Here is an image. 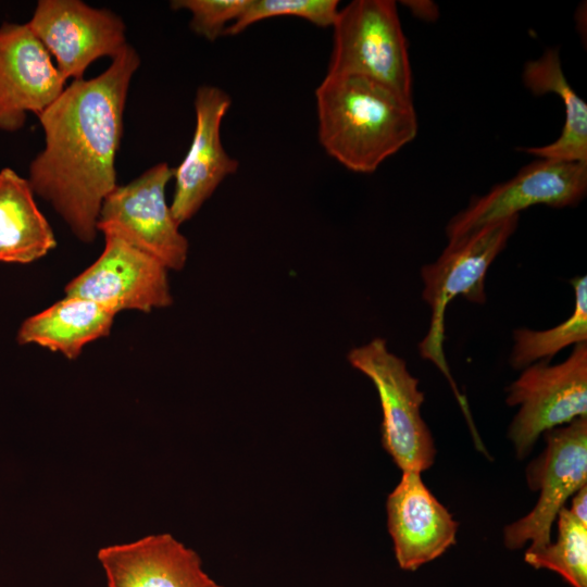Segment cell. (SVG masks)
I'll return each instance as SVG.
<instances>
[{
    "label": "cell",
    "instance_id": "cell-19",
    "mask_svg": "<svg viewBox=\"0 0 587 587\" xmlns=\"http://www.w3.org/2000/svg\"><path fill=\"white\" fill-rule=\"evenodd\" d=\"M575 290L573 313L561 324L545 330L516 328L513 330V347L509 363L516 370L550 360L563 348L587 341V277L571 280Z\"/></svg>",
    "mask_w": 587,
    "mask_h": 587
},
{
    "label": "cell",
    "instance_id": "cell-9",
    "mask_svg": "<svg viewBox=\"0 0 587 587\" xmlns=\"http://www.w3.org/2000/svg\"><path fill=\"white\" fill-rule=\"evenodd\" d=\"M587 191V162L539 159L522 167L511 179L474 198L447 224L449 240L504 218L533 205L573 207Z\"/></svg>",
    "mask_w": 587,
    "mask_h": 587
},
{
    "label": "cell",
    "instance_id": "cell-4",
    "mask_svg": "<svg viewBox=\"0 0 587 587\" xmlns=\"http://www.w3.org/2000/svg\"><path fill=\"white\" fill-rule=\"evenodd\" d=\"M333 30L327 73L363 76L412 99L408 42L395 1H351L339 9Z\"/></svg>",
    "mask_w": 587,
    "mask_h": 587
},
{
    "label": "cell",
    "instance_id": "cell-5",
    "mask_svg": "<svg viewBox=\"0 0 587 587\" xmlns=\"http://www.w3.org/2000/svg\"><path fill=\"white\" fill-rule=\"evenodd\" d=\"M347 359L376 388L383 413V448L402 472L428 470L437 451L421 415L424 394L405 361L389 351L386 340L380 337L352 348Z\"/></svg>",
    "mask_w": 587,
    "mask_h": 587
},
{
    "label": "cell",
    "instance_id": "cell-2",
    "mask_svg": "<svg viewBox=\"0 0 587 587\" xmlns=\"http://www.w3.org/2000/svg\"><path fill=\"white\" fill-rule=\"evenodd\" d=\"M315 101L321 146L355 173H373L417 134L412 99L363 76L326 73Z\"/></svg>",
    "mask_w": 587,
    "mask_h": 587
},
{
    "label": "cell",
    "instance_id": "cell-10",
    "mask_svg": "<svg viewBox=\"0 0 587 587\" xmlns=\"http://www.w3.org/2000/svg\"><path fill=\"white\" fill-rule=\"evenodd\" d=\"M104 235L99 258L66 286V296L91 300L114 314L150 312L173 303L167 268L113 234Z\"/></svg>",
    "mask_w": 587,
    "mask_h": 587
},
{
    "label": "cell",
    "instance_id": "cell-3",
    "mask_svg": "<svg viewBox=\"0 0 587 587\" xmlns=\"http://www.w3.org/2000/svg\"><path fill=\"white\" fill-rule=\"evenodd\" d=\"M519 216L488 224L449 240L440 257L421 270L424 284L422 296L430 307L432 315L428 332L419 345L420 354L432 361L446 376L470 428L474 427L470 408L452 378L444 352L445 313L448 304L458 296L478 304L486 302L487 271L514 233Z\"/></svg>",
    "mask_w": 587,
    "mask_h": 587
},
{
    "label": "cell",
    "instance_id": "cell-24",
    "mask_svg": "<svg viewBox=\"0 0 587 587\" xmlns=\"http://www.w3.org/2000/svg\"><path fill=\"white\" fill-rule=\"evenodd\" d=\"M402 3L410 8L416 16L426 21L435 20L438 13L436 5L430 1H402Z\"/></svg>",
    "mask_w": 587,
    "mask_h": 587
},
{
    "label": "cell",
    "instance_id": "cell-6",
    "mask_svg": "<svg viewBox=\"0 0 587 587\" xmlns=\"http://www.w3.org/2000/svg\"><path fill=\"white\" fill-rule=\"evenodd\" d=\"M549 361L526 366L507 388V404L519 405L508 430L517 459L528 455L541 434L587 416V344L575 345L559 364Z\"/></svg>",
    "mask_w": 587,
    "mask_h": 587
},
{
    "label": "cell",
    "instance_id": "cell-22",
    "mask_svg": "<svg viewBox=\"0 0 587 587\" xmlns=\"http://www.w3.org/2000/svg\"><path fill=\"white\" fill-rule=\"evenodd\" d=\"M249 0H175L174 10L191 13L190 28L210 41L224 36L225 29L242 13Z\"/></svg>",
    "mask_w": 587,
    "mask_h": 587
},
{
    "label": "cell",
    "instance_id": "cell-1",
    "mask_svg": "<svg viewBox=\"0 0 587 587\" xmlns=\"http://www.w3.org/2000/svg\"><path fill=\"white\" fill-rule=\"evenodd\" d=\"M139 64L127 45L103 73L74 80L38 115L46 145L30 163L28 182L83 242L95 240L102 202L117 186L123 113Z\"/></svg>",
    "mask_w": 587,
    "mask_h": 587
},
{
    "label": "cell",
    "instance_id": "cell-12",
    "mask_svg": "<svg viewBox=\"0 0 587 587\" xmlns=\"http://www.w3.org/2000/svg\"><path fill=\"white\" fill-rule=\"evenodd\" d=\"M65 83L27 23L0 26V129L22 128L26 113L38 116L63 92Z\"/></svg>",
    "mask_w": 587,
    "mask_h": 587
},
{
    "label": "cell",
    "instance_id": "cell-14",
    "mask_svg": "<svg viewBox=\"0 0 587 587\" xmlns=\"http://www.w3.org/2000/svg\"><path fill=\"white\" fill-rule=\"evenodd\" d=\"M386 511L395 558L404 571H416L457 542L459 523L424 484L420 472H402L388 495Z\"/></svg>",
    "mask_w": 587,
    "mask_h": 587
},
{
    "label": "cell",
    "instance_id": "cell-11",
    "mask_svg": "<svg viewBox=\"0 0 587 587\" xmlns=\"http://www.w3.org/2000/svg\"><path fill=\"white\" fill-rule=\"evenodd\" d=\"M27 24L65 80L82 79L95 60L113 59L127 46L118 15L78 0H40Z\"/></svg>",
    "mask_w": 587,
    "mask_h": 587
},
{
    "label": "cell",
    "instance_id": "cell-16",
    "mask_svg": "<svg viewBox=\"0 0 587 587\" xmlns=\"http://www.w3.org/2000/svg\"><path fill=\"white\" fill-rule=\"evenodd\" d=\"M113 312L76 296H66L26 319L17 333L21 345L35 344L75 360L83 348L110 334Z\"/></svg>",
    "mask_w": 587,
    "mask_h": 587
},
{
    "label": "cell",
    "instance_id": "cell-8",
    "mask_svg": "<svg viewBox=\"0 0 587 587\" xmlns=\"http://www.w3.org/2000/svg\"><path fill=\"white\" fill-rule=\"evenodd\" d=\"M546 448L526 470L532 490L539 491L535 507L503 529L510 550L539 549L551 541V529L566 500L587 485V416L544 433Z\"/></svg>",
    "mask_w": 587,
    "mask_h": 587
},
{
    "label": "cell",
    "instance_id": "cell-15",
    "mask_svg": "<svg viewBox=\"0 0 587 587\" xmlns=\"http://www.w3.org/2000/svg\"><path fill=\"white\" fill-rule=\"evenodd\" d=\"M97 558L108 587H223L195 550L166 533L103 547Z\"/></svg>",
    "mask_w": 587,
    "mask_h": 587
},
{
    "label": "cell",
    "instance_id": "cell-18",
    "mask_svg": "<svg viewBox=\"0 0 587 587\" xmlns=\"http://www.w3.org/2000/svg\"><path fill=\"white\" fill-rule=\"evenodd\" d=\"M523 83L534 95L555 93L563 102L565 121L560 136L541 147L523 151L539 159L587 162V103L567 82L557 49L527 62L523 68Z\"/></svg>",
    "mask_w": 587,
    "mask_h": 587
},
{
    "label": "cell",
    "instance_id": "cell-17",
    "mask_svg": "<svg viewBox=\"0 0 587 587\" xmlns=\"http://www.w3.org/2000/svg\"><path fill=\"white\" fill-rule=\"evenodd\" d=\"M57 246L28 182L15 171H0V262L30 263Z\"/></svg>",
    "mask_w": 587,
    "mask_h": 587
},
{
    "label": "cell",
    "instance_id": "cell-23",
    "mask_svg": "<svg viewBox=\"0 0 587 587\" xmlns=\"http://www.w3.org/2000/svg\"><path fill=\"white\" fill-rule=\"evenodd\" d=\"M570 512L583 524L587 525V485L572 496Z\"/></svg>",
    "mask_w": 587,
    "mask_h": 587
},
{
    "label": "cell",
    "instance_id": "cell-13",
    "mask_svg": "<svg viewBox=\"0 0 587 587\" xmlns=\"http://www.w3.org/2000/svg\"><path fill=\"white\" fill-rule=\"evenodd\" d=\"M230 104V97L218 87L202 85L197 89L192 140L173 176L175 190L170 207L178 225L190 220L238 168V161L228 155L221 140V124Z\"/></svg>",
    "mask_w": 587,
    "mask_h": 587
},
{
    "label": "cell",
    "instance_id": "cell-7",
    "mask_svg": "<svg viewBox=\"0 0 587 587\" xmlns=\"http://www.w3.org/2000/svg\"><path fill=\"white\" fill-rule=\"evenodd\" d=\"M174 168L161 162L127 185L116 186L103 200L97 229L113 234L159 260L167 270L180 271L189 243L179 232L166 202L165 189Z\"/></svg>",
    "mask_w": 587,
    "mask_h": 587
},
{
    "label": "cell",
    "instance_id": "cell-20",
    "mask_svg": "<svg viewBox=\"0 0 587 587\" xmlns=\"http://www.w3.org/2000/svg\"><path fill=\"white\" fill-rule=\"evenodd\" d=\"M558 538L539 549H526L525 562L559 574L572 587H587V525L567 508L558 514Z\"/></svg>",
    "mask_w": 587,
    "mask_h": 587
},
{
    "label": "cell",
    "instance_id": "cell-21",
    "mask_svg": "<svg viewBox=\"0 0 587 587\" xmlns=\"http://www.w3.org/2000/svg\"><path fill=\"white\" fill-rule=\"evenodd\" d=\"M338 12V0H249L224 35L240 34L257 22L278 16H296L319 27H333Z\"/></svg>",
    "mask_w": 587,
    "mask_h": 587
}]
</instances>
